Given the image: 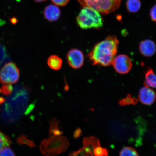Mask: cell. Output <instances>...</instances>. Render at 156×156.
I'll use <instances>...</instances> for the list:
<instances>
[{"mask_svg":"<svg viewBox=\"0 0 156 156\" xmlns=\"http://www.w3.org/2000/svg\"><path fill=\"white\" fill-rule=\"evenodd\" d=\"M156 98L155 91L149 87H144L140 89L138 99L142 104L151 105L154 102Z\"/></svg>","mask_w":156,"mask_h":156,"instance_id":"8","label":"cell"},{"mask_svg":"<svg viewBox=\"0 0 156 156\" xmlns=\"http://www.w3.org/2000/svg\"><path fill=\"white\" fill-rule=\"evenodd\" d=\"M117 73L125 74L131 69L132 64L131 60L126 55L121 54L115 58L112 64Z\"/></svg>","mask_w":156,"mask_h":156,"instance_id":"6","label":"cell"},{"mask_svg":"<svg viewBox=\"0 0 156 156\" xmlns=\"http://www.w3.org/2000/svg\"><path fill=\"white\" fill-rule=\"evenodd\" d=\"M77 22L81 29H100L103 26V20L100 13L89 7H84L77 17Z\"/></svg>","mask_w":156,"mask_h":156,"instance_id":"2","label":"cell"},{"mask_svg":"<svg viewBox=\"0 0 156 156\" xmlns=\"http://www.w3.org/2000/svg\"><path fill=\"white\" fill-rule=\"evenodd\" d=\"M139 50L142 55L146 57H151L156 51V46L153 41L146 40L142 41L139 44Z\"/></svg>","mask_w":156,"mask_h":156,"instance_id":"9","label":"cell"},{"mask_svg":"<svg viewBox=\"0 0 156 156\" xmlns=\"http://www.w3.org/2000/svg\"><path fill=\"white\" fill-rule=\"evenodd\" d=\"M20 143L21 144H25L28 145L31 147H36V145L34 141L29 140L27 138V136H21L18 140Z\"/></svg>","mask_w":156,"mask_h":156,"instance_id":"20","label":"cell"},{"mask_svg":"<svg viewBox=\"0 0 156 156\" xmlns=\"http://www.w3.org/2000/svg\"><path fill=\"white\" fill-rule=\"evenodd\" d=\"M47 63L49 67L51 69L58 71L61 69L63 61L62 58L58 56L52 55L48 58Z\"/></svg>","mask_w":156,"mask_h":156,"instance_id":"13","label":"cell"},{"mask_svg":"<svg viewBox=\"0 0 156 156\" xmlns=\"http://www.w3.org/2000/svg\"><path fill=\"white\" fill-rule=\"evenodd\" d=\"M82 134V132L80 128H78L74 132V137L75 139H77L79 136H80Z\"/></svg>","mask_w":156,"mask_h":156,"instance_id":"27","label":"cell"},{"mask_svg":"<svg viewBox=\"0 0 156 156\" xmlns=\"http://www.w3.org/2000/svg\"><path fill=\"white\" fill-rule=\"evenodd\" d=\"M69 145V142L65 136L52 135L42 142L40 150L44 156H55L65 151Z\"/></svg>","mask_w":156,"mask_h":156,"instance_id":"3","label":"cell"},{"mask_svg":"<svg viewBox=\"0 0 156 156\" xmlns=\"http://www.w3.org/2000/svg\"><path fill=\"white\" fill-rule=\"evenodd\" d=\"M1 90L4 95H9L12 93L13 88L10 84H5L2 87Z\"/></svg>","mask_w":156,"mask_h":156,"instance_id":"24","label":"cell"},{"mask_svg":"<svg viewBox=\"0 0 156 156\" xmlns=\"http://www.w3.org/2000/svg\"><path fill=\"white\" fill-rule=\"evenodd\" d=\"M83 147L91 156H94L93 154L94 150L98 146H101L99 140L94 136L85 137L83 139Z\"/></svg>","mask_w":156,"mask_h":156,"instance_id":"11","label":"cell"},{"mask_svg":"<svg viewBox=\"0 0 156 156\" xmlns=\"http://www.w3.org/2000/svg\"><path fill=\"white\" fill-rule=\"evenodd\" d=\"M141 3L140 0H127L126 7L129 12L135 13L140 10Z\"/></svg>","mask_w":156,"mask_h":156,"instance_id":"14","label":"cell"},{"mask_svg":"<svg viewBox=\"0 0 156 156\" xmlns=\"http://www.w3.org/2000/svg\"><path fill=\"white\" fill-rule=\"evenodd\" d=\"M144 85L145 87L156 89V75L151 68L146 72Z\"/></svg>","mask_w":156,"mask_h":156,"instance_id":"12","label":"cell"},{"mask_svg":"<svg viewBox=\"0 0 156 156\" xmlns=\"http://www.w3.org/2000/svg\"><path fill=\"white\" fill-rule=\"evenodd\" d=\"M93 154L94 156H108V152L107 149L100 146L94 150Z\"/></svg>","mask_w":156,"mask_h":156,"instance_id":"19","label":"cell"},{"mask_svg":"<svg viewBox=\"0 0 156 156\" xmlns=\"http://www.w3.org/2000/svg\"><path fill=\"white\" fill-rule=\"evenodd\" d=\"M11 21L12 24H15L17 22V20L15 18H12L11 20Z\"/></svg>","mask_w":156,"mask_h":156,"instance_id":"28","label":"cell"},{"mask_svg":"<svg viewBox=\"0 0 156 156\" xmlns=\"http://www.w3.org/2000/svg\"><path fill=\"white\" fill-rule=\"evenodd\" d=\"M10 144L9 138L0 131V150L4 147L9 146Z\"/></svg>","mask_w":156,"mask_h":156,"instance_id":"18","label":"cell"},{"mask_svg":"<svg viewBox=\"0 0 156 156\" xmlns=\"http://www.w3.org/2000/svg\"><path fill=\"white\" fill-rule=\"evenodd\" d=\"M0 156H15V155L12 150L7 146L0 150Z\"/></svg>","mask_w":156,"mask_h":156,"instance_id":"21","label":"cell"},{"mask_svg":"<svg viewBox=\"0 0 156 156\" xmlns=\"http://www.w3.org/2000/svg\"><path fill=\"white\" fill-rule=\"evenodd\" d=\"M150 16L152 20L156 22V5L152 7L150 11Z\"/></svg>","mask_w":156,"mask_h":156,"instance_id":"26","label":"cell"},{"mask_svg":"<svg viewBox=\"0 0 156 156\" xmlns=\"http://www.w3.org/2000/svg\"><path fill=\"white\" fill-rule=\"evenodd\" d=\"M69 156H91L83 147L77 151L72 152Z\"/></svg>","mask_w":156,"mask_h":156,"instance_id":"22","label":"cell"},{"mask_svg":"<svg viewBox=\"0 0 156 156\" xmlns=\"http://www.w3.org/2000/svg\"><path fill=\"white\" fill-rule=\"evenodd\" d=\"M5 101V98H4L3 97H0V104H2V103L4 102Z\"/></svg>","mask_w":156,"mask_h":156,"instance_id":"29","label":"cell"},{"mask_svg":"<svg viewBox=\"0 0 156 156\" xmlns=\"http://www.w3.org/2000/svg\"><path fill=\"white\" fill-rule=\"evenodd\" d=\"M20 72L16 64L11 62L5 64L0 71V83L3 84H12L18 81Z\"/></svg>","mask_w":156,"mask_h":156,"instance_id":"5","label":"cell"},{"mask_svg":"<svg viewBox=\"0 0 156 156\" xmlns=\"http://www.w3.org/2000/svg\"><path fill=\"white\" fill-rule=\"evenodd\" d=\"M1 89H0V93H1Z\"/></svg>","mask_w":156,"mask_h":156,"instance_id":"31","label":"cell"},{"mask_svg":"<svg viewBox=\"0 0 156 156\" xmlns=\"http://www.w3.org/2000/svg\"><path fill=\"white\" fill-rule=\"evenodd\" d=\"M119 41L115 36H108L95 44L88 55L94 65L108 67L112 65L118 51Z\"/></svg>","mask_w":156,"mask_h":156,"instance_id":"1","label":"cell"},{"mask_svg":"<svg viewBox=\"0 0 156 156\" xmlns=\"http://www.w3.org/2000/svg\"><path fill=\"white\" fill-rule=\"evenodd\" d=\"M34 1L40 3L42 2L46 1V0H34Z\"/></svg>","mask_w":156,"mask_h":156,"instance_id":"30","label":"cell"},{"mask_svg":"<svg viewBox=\"0 0 156 156\" xmlns=\"http://www.w3.org/2000/svg\"><path fill=\"white\" fill-rule=\"evenodd\" d=\"M59 122L56 120V118L52 119L50 120V129L49 130V135L60 136L63 132L60 130L59 128Z\"/></svg>","mask_w":156,"mask_h":156,"instance_id":"15","label":"cell"},{"mask_svg":"<svg viewBox=\"0 0 156 156\" xmlns=\"http://www.w3.org/2000/svg\"><path fill=\"white\" fill-rule=\"evenodd\" d=\"M120 156H139L137 152L131 147H125L120 153Z\"/></svg>","mask_w":156,"mask_h":156,"instance_id":"16","label":"cell"},{"mask_svg":"<svg viewBox=\"0 0 156 156\" xmlns=\"http://www.w3.org/2000/svg\"><path fill=\"white\" fill-rule=\"evenodd\" d=\"M138 100L136 98H133L131 96V95L129 94L124 99H122L119 101L121 106H125V105H136L137 103Z\"/></svg>","mask_w":156,"mask_h":156,"instance_id":"17","label":"cell"},{"mask_svg":"<svg viewBox=\"0 0 156 156\" xmlns=\"http://www.w3.org/2000/svg\"><path fill=\"white\" fill-rule=\"evenodd\" d=\"M67 59L69 66L74 69L81 68L84 62V56L82 51L76 48L72 49L68 52Z\"/></svg>","mask_w":156,"mask_h":156,"instance_id":"7","label":"cell"},{"mask_svg":"<svg viewBox=\"0 0 156 156\" xmlns=\"http://www.w3.org/2000/svg\"><path fill=\"white\" fill-rule=\"evenodd\" d=\"M7 55L5 47L0 44V67L4 63Z\"/></svg>","mask_w":156,"mask_h":156,"instance_id":"23","label":"cell"},{"mask_svg":"<svg viewBox=\"0 0 156 156\" xmlns=\"http://www.w3.org/2000/svg\"><path fill=\"white\" fill-rule=\"evenodd\" d=\"M82 7H89L103 15H108L119 8L122 0H78Z\"/></svg>","mask_w":156,"mask_h":156,"instance_id":"4","label":"cell"},{"mask_svg":"<svg viewBox=\"0 0 156 156\" xmlns=\"http://www.w3.org/2000/svg\"><path fill=\"white\" fill-rule=\"evenodd\" d=\"M45 18L47 20L53 22L58 20L59 18L61 11L55 5H50L46 7L44 11Z\"/></svg>","mask_w":156,"mask_h":156,"instance_id":"10","label":"cell"},{"mask_svg":"<svg viewBox=\"0 0 156 156\" xmlns=\"http://www.w3.org/2000/svg\"><path fill=\"white\" fill-rule=\"evenodd\" d=\"M55 5L58 6H64L67 4L69 0H51Z\"/></svg>","mask_w":156,"mask_h":156,"instance_id":"25","label":"cell"}]
</instances>
